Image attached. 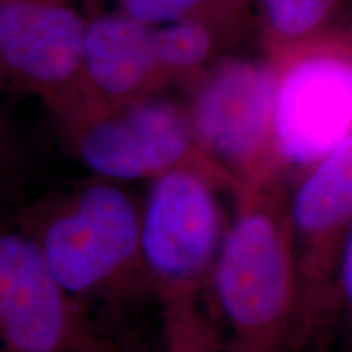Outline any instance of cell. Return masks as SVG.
Here are the masks:
<instances>
[{
    "label": "cell",
    "mask_w": 352,
    "mask_h": 352,
    "mask_svg": "<svg viewBox=\"0 0 352 352\" xmlns=\"http://www.w3.org/2000/svg\"><path fill=\"white\" fill-rule=\"evenodd\" d=\"M0 352H121L54 279L38 245L0 219Z\"/></svg>",
    "instance_id": "obj_7"
},
{
    "label": "cell",
    "mask_w": 352,
    "mask_h": 352,
    "mask_svg": "<svg viewBox=\"0 0 352 352\" xmlns=\"http://www.w3.org/2000/svg\"><path fill=\"white\" fill-rule=\"evenodd\" d=\"M261 41L271 60L341 28L351 0H254Z\"/></svg>",
    "instance_id": "obj_11"
},
{
    "label": "cell",
    "mask_w": 352,
    "mask_h": 352,
    "mask_svg": "<svg viewBox=\"0 0 352 352\" xmlns=\"http://www.w3.org/2000/svg\"><path fill=\"white\" fill-rule=\"evenodd\" d=\"M82 70L101 94H138L158 72L153 30L124 13L101 15L85 26Z\"/></svg>",
    "instance_id": "obj_10"
},
{
    "label": "cell",
    "mask_w": 352,
    "mask_h": 352,
    "mask_svg": "<svg viewBox=\"0 0 352 352\" xmlns=\"http://www.w3.org/2000/svg\"><path fill=\"white\" fill-rule=\"evenodd\" d=\"M69 135L82 164L101 179H155L182 166H202L228 186L201 152L188 113L165 101L88 113Z\"/></svg>",
    "instance_id": "obj_8"
},
{
    "label": "cell",
    "mask_w": 352,
    "mask_h": 352,
    "mask_svg": "<svg viewBox=\"0 0 352 352\" xmlns=\"http://www.w3.org/2000/svg\"><path fill=\"white\" fill-rule=\"evenodd\" d=\"M212 277L223 352H300L298 290L284 178L233 189Z\"/></svg>",
    "instance_id": "obj_1"
},
{
    "label": "cell",
    "mask_w": 352,
    "mask_h": 352,
    "mask_svg": "<svg viewBox=\"0 0 352 352\" xmlns=\"http://www.w3.org/2000/svg\"><path fill=\"white\" fill-rule=\"evenodd\" d=\"M217 175L182 166L153 179L142 210V256L162 320L204 310L227 227Z\"/></svg>",
    "instance_id": "obj_3"
},
{
    "label": "cell",
    "mask_w": 352,
    "mask_h": 352,
    "mask_svg": "<svg viewBox=\"0 0 352 352\" xmlns=\"http://www.w3.org/2000/svg\"><path fill=\"white\" fill-rule=\"evenodd\" d=\"M340 323L347 351L352 352V228L347 239L340 277Z\"/></svg>",
    "instance_id": "obj_14"
},
{
    "label": "cell",
    "mask_w": 352,
    "mask_h": 352,
    "mask_svg": "<svg viewBox=\"0 0 352 352\" xmlns=\"http://www.w3.org/2000/svg\"><path fill=\"white\" fill-rule=\"evenodd\" d=\"M274 60L227 57L196 88L188 116L197 145L228 188L284 178L274 129Z\"/></svg>",
    "instance_id": "obj_5"
},
{
    "label": "cell",
    "mask_w": 352,
    "mask_h": 352,
    "mask_svg": "<svg viewBox=\"0 0 352 352\" xmlns=\"http://www.w3.org/2000/svg\"><path fill=\"white\" fill-rule=\"evenodd\" d=\"M16 148L15 142H13L12 132L8 129L6 120L0 114V219L3 217L2 206L6 197L10 192V186L15 178L16 170Z\"/></svg>",
    "instance_id": "obj_15"
},
{
    "label": "cell",
    "mask_w": 352,
    "mask_h": 352,
    "mask_svg": "<svg viewBox=\"0 0 352 352\" xmlns=\"http://www.w3.org/2000/svg\"><path fill=\"white\" fill-rule=\"evenodd\" d=\"M16 220L60 287L85 307L90 300H155L142 256V212L113 182L100 178Z\"/></svg>",
    "instance_id": "obj_2"
},
{
    "label": "cell",
    "mask_w": 352,
    "mask_h": 352,
    "mask_svg": "<svg viewBox=\"0 0 352 352\" xmlns=\"http://www.w3.org/2000/svg\"><path fill=\"white\" fill-rule=\"evenodd\" d=\"M85 23L50 0H0V85L60 88L82 70Z\"/></svg>",
    "instance_id": "obj_9"
},
{
    "label": "cell",
    "mask_w": 352,
    "mask_h": 352,
    "mask_svg": "<svg viewBox=\"0 0 352 352\" xmlns=\"http://www.w3.org/2000/svg\"><path fill=\"white\" fill-rule=\"evenodd\" d=\"M121 13L145 26L170 25L191 16L210 0H118Z\"/></svg>",
    "instance_id": "obj_13"
},
{
    "label": "cell",
    "mask_w": 352,
    "mask_h": 352,
    "mask_svg": "<svg viewBox=\"0 0 352 352\" xmlns=\"http://www.w3.org/2000/svg\"><path fill=\"white\" fill-rule=\"evenodd\" d=\"M219 34L204 19H183L153 30V50L160 70L189 72L201 67L217 50Z\"/></svg>",
    "instance_id": "obj_12"
},
{
    "label": "cell",
    "mask_w": 352,
    "mask_h": 352,
    "mask_svg": "<svg viewBox=\"0 0 352 352\" xmlns=\"http://www.w3.org/2000/svg\"><path fill=\"white\" fill-rule=\"evenodd\" d=\"M300 352H327L340 323V277L352 228V134L302 170L289 195Z\"/></svg>",
    "instance_id": "obj_4"
},
{
    "label": "cell",
    "mask_w": 352,
    "mask_h": 352,
    "mask_svg": "<svg viewBox=\"0 0 352 352\" xmlns=\"http://www.w3.org/2000/svg\"><path fill=\"white\" fill-rule=\"evenodd\" d=\"M214 2L220 3V6H227L230 8H235V7H239L243 0H214Z\"/></svg>",
    "instance_id": "obj_16"
},
{
    "label": "cell",
    "mask_w": 352,
    "mask_h": 352,
    "mask_svg": "<svg viewBox=\"0 0 352 352\" xmlns=\"http://www.w3.org/2000/svg\"><path fill=\"white\" fill-rule=\"evenodd\" d=\"M274 129L285 168H307L352 134V30L274 60Z\"/></svg>",
    "instance_id": "obj_6"
}]
</instances>
